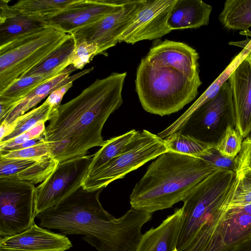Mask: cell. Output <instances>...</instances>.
<instances>
[{"label":"cell","instance_id":"13","mask_svg":"<svg viewBox=\"0 0 251 251\" xmlns=\"http://www.w3.org/2000/svg\"><path fill=\"white\" fill-rule=\"evenodd\" d=\"M176 0H145L136 17L123 33L119 43L134 44L160 38L172 30L167 22Z\"/></svg>","mask_w":251,"mask_h":251},{"label":"cell","instance_id":"12","mask_svg":"<svg viewBox=\"0 0 251 251\" xmlns=\"http://www.w3.org/2000/svg\"><path fill=\"white\" fill-rule=\"evenodd\" d=\"M127 0H73L58 13L40 21L67 34L93 23L114 11Z\"/></svg>","mask_w":251,"mask_h":251},{"label":"cell","instance_id":"19","mask_svg":"<svg viewBox=\"0 0 251 251\" xmlns=\"http://www.w3.org/2000/svg\"><path fill=\"white\" fill-rule=\"evenodd\" d=\"M93 69V67L91 68L70 76V75L76 69L72 65L69 66L60 74L32 90L18 103L3 120L0 122V124L7 125L12 124L18 117L25 114L26 111L35 106L42 100L48 97L52 92L90 73Z\"/></svg>","mask_w":251,"mask_h":251},{"label":"cell","instance_id":"21","mask_svg":"<svg viewBox=\"0 0 251 251\" xmlns=\"http://www.w3.org/2000/svg\"><path fill=\"white\" fill-rule=\"evenodd\" d=\"M8 2L0 1V46L46 26L38 20L17 12L9 5Z\"/></svg>","mask_w":251,"mask_h":251},{"label":"cell","instance_id":"31","mask_svg":"<svg viewBox=\"0 0 251 251\" xmlns=\"http://www.w3.org/2000/svg\"><path fill=\"white\" fill-rule=\"evenodd\" d=\"M75 45L70 63L76 69H82L95 56L98 55V49L95 45L85 42Z\"/></svg>","mask_w":251,"mask_h":251},{"label":"cell","instance_id":"24","mask_svg":"<svg viewBox=\"0 0 251 251\" xmlns=\"http://www.w3.org/2000/svg\"><path fill=\"white\" fill-rule=\"evenodd\" d=\"M55 110L45 101L39 106L18 117L12 124H0V142L11 140L38 124L50 121Z\"/></svg>","mask_w":251,"mask_h":251},{"label":"cell","instance_id":"25","mask_svg":"<svg viewBox=\"0 0 251 251\" xmlns=\"http://www.w3.org/2000/svg\"><path fill=\"white\" fill-rule=\"evenodd\" d=\"M219 20L227 29L248 30L251 26V0H226Z\"/></svg>","mask_w":251,"mask_h":251},{"label":"cell","instance_id":"38","mask_svg":"<svg viewBox=\"0 0 251 251\" xmlns=\"http://www.w3.org/2000/svg\"><path fill=\"white\" fill-rule=\"evenodd\" d=\"M228 251H251V239L238 244Z\"/></svg>","mask_w":251,"mask_h":251},{"label":"cell","instance_id":"5","mask_svg":"<svg viewBox=\"0 0 251 251\" xmlns=\"http://www.w3.org/2000/svg\"><path fill=\"white\" fill-rule=\"evenodd\" d=\"M135 89L143 109L160 116L177 112L193 101L202 83L174 69L154 65L145 57L137 67Z\"/></svg>","mask_w":251,"mask_h":251},{"label":"cell","instance_id":"41","mask_svg":"<svg viewBox=\"0 0 251 251\" xmlns=\"http://www.w3.org/2000/svg\"></svg>","mask_w":251,"mask_h":251},{"label":"cell","instance_id":"15","mask_svg":"<svg viewBox=\"0 0 251 251\" xmlns=\"http://www.w3.org/2000/svg\"><path fill=\"white\" fill-rule=\"evenodd\" d=\"M145 57L154 65L174 69L191 78L200 75L199 54L184 43L164 40L152 47Z\"/></svg>","mask_w":251,"mask_h":251},{"label":"cell","instance_id":"1","mask_svg":"<svg viewBox=\"0 0 251 251\" xmlns=\"http://www.w3.org/2000/svg\"><path fill=\"white\" fill-rule=\"evenodd\" d=\"M126 72L97 79L75 98L60 104L44 132L51 155L59 162L87 155L105 142L102 129L123 102Z\"/></svg>","mask_w":251,"mask_h":251},{"label":"cell","instance_id":"9","mask_svg":"<svg viewBox=\"0 0 251 251\" xmlns=\"http://www.w3.org/2000/svg\"><path fill=\"white\" fill-rule=\"evenodd\" d=\"M34 184L0 178V238L23 232L34 224Z\"/></svg>","mask_w":251,"mask_h":251},{"label":"cell","instance_id":"8","mask_svg":"<svg viewBox=\"0 0 251 251\" xmlns=\"http://www.w3.org/2000/svg\"><path fill=\"white\" fill-rule=\"evenodd\" d=\"M229 125L236 126L232 93L227 80L218 94L195 111L177 131L216 145Z\"/></svg>","mask_w":251,"mask_h":251},{"label":"cell","instance_id":"34","mask_svg":"<svg viewBox=\"0 0 251 251\" xmlns=\"http://www.w3.org/2000/svg\"><path fill=\"white\" fill-rule=\"evenodd\" d=\"M45 123L41 122L38 124L34 127L11 140L0 142V153L4 152L11 147L40 136L44 133L46 129Z\"/></svg>","mask_w":251,"mask_h":251},{"label":"cell","instance_id":"32","mask_svg":"<svg viewBox=\"0 0 251 251\" xmlns=\"http://www.w3.org/2000/svg\"><path fill=\"white\" fill-rule=\"evenodd\" d=\"M200 158L218 168L231 170L236 173L237 172L236 158L223 155L217 149L215 145L209 149Z\"/></svg>","mask_w":251,"mask_h":251},{"label":"cell","instance_id":"20","mask_svg":"<svg viewBox=\"0 0 251 251\" xmlns=\"http://www.w3.org/2000/svg\"><path fill=\"white\" fill-rule=\"evenodd\" d=\"M212 10L211 5L201 0H176L168 16V26L172 31L206 25Z\"/></svg>","mask_w":251,"mask_h":251},{"label":"cell","instance_id":"22","mask_svg":"<svg viewBox=\"0 0 251 251\" xmlns=\"http://www.w3.org/2000/svg\"><path fill=\"white\" fill-rule=\"evenodd\" d=\"M243 59V55L240 53L236 56L222 73L195 102L171 125L158 133L157 135L164 139L178 131L195 111L218 94L222 86L228 80L234 69Z\"/></svg>","mask_w":251,"mask_h":251},{"label":"cell","instance_id":"17","mask_svg":"<svg viewBox=\"0 0 251 251\" xmlns=\"http://www.w3.org/2000/svg\"><path fill=\"white\" fill-rule=\"evenodd\" d=\"M59 162L51 155L34 158L0 156V178L42 183L55 170Z\"/></svg>","mask_w":251,"mask_h":251},{"label":"cell","instance_id":"37","mask_svg":"<svg viewBox=\"0 0 251 251\" xmlns=\"http://www.w3.org/2000/svg\"><path fill=\"white\" fill-rule=\"evenodd\" d=\"M46 142L44 140V133L40 136L35 138L33 139L29 140L25 142H24L20 145L14 146L8 149L6 151L3 153H0V154H3L8 152L23 149L27 148H29L38 144H42Z\"/></svg>","mask_w":251,"mask_h":251},{"label":"cell","instance_id":"26","mask_svg":"<svg viewBox=\"0 0 251 251\" xmlns=\"http://www.w3.org/2000/svg\"><path fill=\"white\" fill-rule=\"evenodd\" d=\"M73 0H21L18 1L12 8L27 17L37 19L48 17L60 11Z\"/></svg>","mask_w":251,"mask_h":251},{"label":"cell","instance_id":"4","mask_svg":"<svg viewBox=\"0 0 251 251\" xmlns=\"http://www.w3.org/2000/svg\"><path fill=\"white\" fill-rule=\"evenodd\" d=\"M233 171L218 169L199 184L183 201L177 251L208 241L221 228L237 187Z\"/></svg>","mask_w":251,"mask_h":251},{"label":"cell","instance_id":"6","mask_svg":"<svg viewBox=\"0 0 251 251\" xmlns=\"http://www.w3.org/2000/svg\"><path fill=\"white\" fill-rule=\"evenodd\" d=\"M68 36L46 25L0 46V93L47 57Z\"/></svg>","mask_w":251,"mask_h":251},{"label":"cell","instance_id":"10","mask_svg":"<svg viewBox=\"0 0 251 251\" xmlns=\"http://www.w3.org/2000/svg\"><path fill=\"white\" fill-rule=\"evenodd\" d=\"M93 155H86L59 163L53 172L35 188V217L82 187Z\"/></svg>","mask_w":251,"mask_h":251},{"label":"cell","instance_id":"11","mask_svg":"<svg viewBox=\"0 0 251 251\" xmlns=\"http://www.w3.org/2000/svg\"><path fill=\"white\" fill-rule=\"evenodd\" d=\"M145 0H127L112 12L70 33L75 44L85 42L95 45L98 54L119 43L123 33L132 23Z\"/></svg>","mask_w":251,"mask_h":251},{"label":"cell","instance_id":"7","mask_svg":"<svg viewBox=\"0 0 251 251\" xmlns=\"http://www.w3.org/2000/svg\"><path fill=\"white\" fill-rule=\"evenodd\" d=\"M168 151L164 139L157 134L146 129L137 131L121 154L101 167L87 173L82 187L88 191L103 189Z\"/></svg>","mask_w":251,"mask_h":251},{"label":"cell","instance_id":"16","mask_svg":"<svg viewBox=\"0 0 251 251\" xmlns=\"http://www.w3.org/2000/svg\"><path fill=\"white\" fill-rule=\"evenodd\" d=\"M72 246L66 235L35 224L18 234L0 238V251H65Z\"/></svg>","mask_w":251,"mask_h":251},{"label":"cell","instance_id":"40","mask_svg":"<svg viewBox=\"0 0 251 251\" xmlns=\"http://www.w3.org/2000/svg\"><path fill=\"white\" fill-rule=\"evenodd\" d=\"M248 166H249L251 168V162L249 163Z\"/></svg>","mask_w":251,"mask_h":251},{"label":"cell","instance_id":"30","mask_svg":"<svg viewBox=\"0 0 251 251\" xmlns=\"http://www.w3.org/2000/svg\"><path fill=\"white\" fill-rule=\"evenodd\" d=\"M238 181L228 208L251 203V168L245 167L237 172Z\"/></svg>","mask_w":251,"mask_h":251},{"label":"cell","instance_id":"39","mask_svg":"<svg viewBox=\"0 0 251 251\" xmlns=\"http://www.w3.org/2000/svg\"><path fill=\"white\" fill-rule=\"evenodd\" d=\"M236 207L240 208L241 210L251 216V203Z\"/></svg>","mask_w":251,"mask_h":251},{"label":"cell","instance_id":"33","mask_svg":"<svg viewBox=\"0 0 251 251\" xmlns=\"http://www.w3.org/2000/svg\"><path fill=\"white\" fill-rule=\"evenodd\" d=\"M51 155L50 147L45 142L29 148L16 150L0 154L7 158H34Z\"/></svg>","mask_w":251,"mask_h":251},{"label":"cell","instance_id":"28","mask_svg":"<svg viewBox=\"0 0 251 251\" xmlns=\"http://www.w3.org/2000/svg\"><path fill=\"white\" fill-rule=\"evenodd\" d=\"M169 151L201 158L215 145L205 143L177 131L164 139Z\"/></svg>","mask_w":251,"mask_h":251},{"label":"cell","instance_id":"14","mask_svg":"<svg viewBox=\"0 0 251 251\" xmlns=\"http://www.w3.org/2000/svg\"><path fill=\"white\" fill-rule=\"evenodd\" d=\"M228 82L232 93L236 128L244 139L251 134V51L234 69Z\"/></svg>","mask_w":251,"mask_h":251},{"label":"cell","instance_id":"27","mask_svg":"<svg viewBox=\"0 0 251 251\" xmlns=\"http://www.w3.org/2000/svg\"><path fill=\"white\" fill-rule=\"evenodd\" d=\"M137 132L133 129L106 140L101 148L93 154L88 173L98 169L121 154Z\"/></svg>","mask_w":251,"mask_h":251},{"label":"cell","instance_id":"23","mask_svg":"<svg viewBox=\"0 0 251 251\" xmlns=\"http://www.w3.org/2000/svg\"><path fill=\"white\" fill-rule=\"evenodd\" d=\"M75 46V42L73 37L69 34L68 37L59 46L20 77L42 75L47 80L53 78L71 65L70 59Z\"/></svg>","mask_w":251,"mask_h":251},{"label":"cell","instance_id":"18","mask_svg":"<svg viewBox=\"0 0 251 251\" xmlns=\"http://www.w3.org/2000/svg\"><path fill=\"white\" fill-rule=\"evenodd\" d=\"M182 219V208H176L158 226L142 234L135 251H177Z\"/></svg>","mask_w":251,"mask_h":251},{"label":"cell","instance_id":"35","mask_svg":"<svg viewBox=\"0 0 251 251\" xmlns=\"http://www.w3.org/2000/svg\"><path fill=\"white\" fill-rule=\"evenodd\" d=\"M237 172L251 162V135L243 140L240 152L236 157Z\"/></svg>","mask_w":251,"mask_h":251},{"label":"cell","instance_id":"3","mask_svg":"<svg viewBox=\"0 0 251 251\" xmlns=\"http://www.w3.org/2000/svg\"><path fill=\"white\" fill-rule=\"evenodd\" d=\"M202 159L168 151L148 166L130 195L131 207L152 213L183 201L218 169Z\"/></svg>","mask_w":251,"mask_h":251},{"label":"cell","instance_id":"29","mask_svg":"<svg viewBox=\"0 0 251 251\" xmlns=\"http://www.w3.org/2000/svg\"><path fill=\"white\" fill-rule=\"evenodd\" d=\"M243 140L236 126L229 125L216 144L215 147L223 155L236 158L241 150Z\"/></svg>","mask_w":251,"mask_h":251},{"label":"cell","instance_id":"2","mask_svg":"<svg viewBox=\"0 0 251 251\" xmlns=\"http://www.w3.org/2000/svg\"><path fill=\"white\" fill-rule=\"evenodd\" d=\"M102 190L88 191L81 187L38 214L39 226L57 229L64 235H83L82 239L98 251H135L142 227L151 220L152 213L131 207L116 218L100 201Z\"/></svg>","mask_w":251,"mask_h":251},{"label":"cell","instance_id":"36","mask_svg":"<svg viewBox=\"0 0 251 251\" xmlns=\"http://www.w3.org/2000/svg\"><path fill=\"white\" fill-rule=\"evenodd\" d=\"M73 82H69L52 92L45 100L56 109L60 105L65 93L73 86Z\"/></svg>","mask_w":251,"mask_h":251}]
</instances>
